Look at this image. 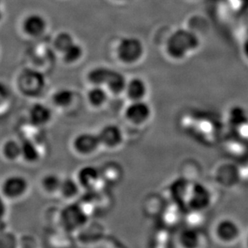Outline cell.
<instances>
[{
    "label": "cell",
    "instance_id": "7402d4cb",
    "mask_svg": "<svg viewBox=\"0 0 248 248\" xmlns=\"http://www.w3.org/2000/svg\"><path fill=\"white\" fill-rule=\"evenodd\" d=\"M146 93L147 87L140 78H134L127 84L125 93L130 101H143Z\"/></svg>",
    "mask_w": 248,
    "mask_h": 248
},
{
    "label": "cell",
    "instance_id": "4dcf8cb0",
    "mask_svg": "<svg viewBox=\"0 0 248 248\" xmlns=\"http://www.w3.org/2000/svg\"><path fill=\"white\" fill-rule=\"evenodd\" d=\"M242 52H243L244 58L248 61V35L245 37L244 42L242 44Z\"/></svg>",
    "mask_w": 248,
    "mask_h": 248
},
{
    "label": "cell",
    "instance_id": "484cf974",
    "mask_svg": "<svg viewBox=\"0 0 248 248\" xmlns=\"http://www.w3.org/2000/svg\"><path fill=\"white\" fill-rule=\"evenodd\" d=\"M52 100V103L57 108H68L74 101V93L70 89H59L53 94Z\"/></svg>",
    "mask_w": 248,
    "mask_h": 248
},
{
    "label": "cell",
    "instance_id": "ac0fdd59",
    "mask_svg": "<svg viewBox=\"0 0 248 248\" xmlns=\"http://www.w3.org/2000/svg\"><path fill=\"white\" fill-rule=\"evenodd\" d=\"M100 168L105 185L115 186L123 178V168L117 162H106Z\"/></svg>",
    "mask_w": 248,
    "mask_h": 248
},
{
    "label": "cell",
    "instance_id": "f546056e",
    "mask_svg": "<svg viewBox=\"0 0 248 248\" xmlns=\"http://www.w3.org/2000/svg\"><path fill=\"white\" fill-rule=\"evenodd\" d=\"M0 248H19V239L12 232L2 231Z\"/></svg>",
    "mask_w": 248,
    "mask_h": 248
},
{
    "label": "cell",
    "instance_id": "9a60e30c",
    "mask_svg": "<svg viewBox=\"0 0 248 248\" xmlns=\"http://www.w3.org/2000/svg\"><path fill=\"white\" fill-rule=\"evenodd\" d=\"M227 122L229 126L235 131H242L248 129V112L244 106L235 105L227 112Z\"/></svg>",
    "mask_w": 248,
    "mask_h": 248
},
{
    "label": "cell",
    "instance_id": "1f68e13d",
    "mask_svg": "<svg viewBox=\"0 0 248 248\" xmlns=\"http://www.w3.org/2000/svg\"><path fill=\"white\" fill-rule=\"evenodd\" d=\"M244 246H245V248H248V232L244 238Z\"/></svg>",
    "mask_w": 248,
    "mask_h": 248
},
{
    "label": "cell",
    "instance_id": "7a4b0ae2",
    "mask_svg": "<svg viewBox=\"0 0 248 248\" xmlns=\"http://www.w3.org/2000/svg\"><path fill=\"white\" fill-rule=\"evenodd\" d=\"M212 234L218 244L232 246L241 239L243 229L236 219L232 217H222L215 222Z\"/></svg>",
    "mask_w": 248,
    "mask_h": 248
},
{
    "label": "cell",
    "instance_id": "2e32d148",
    "mask_svg": "<svg viewBox=\"0 0 248 248\" xmlns=\"http://www.w3.org/2000/svg\"><path fill=\"white\" fill-rule=\"evenodd\" d=\"M21 142L22 161L29 166L38 164L42 159V153L37 143L30 139H24Z\"/></svg>",
    "mask_w": 248,
    "mask_h": 248
},
{
    "label": "cell",
    "instance_id": "cb8c5ba5",
    "mask_svg": "<svg viewBox=\"0 0 248 248\" xmlns=\"http://www.w3.org/2000/svg\"><path fill=\"white\" fill-rule=\"evenodd\" d=\"M87 100L93 108H101L108 100V93L102 86H93L87 93Z\"/></svg>",
    "mask_w": 248,
    "mask_h": 248
},
{
    "label": "cell",
    "instance_id": "8fae6325",
    "mask_svg": "<svg viewBox=\"0 0 248 248\" xmlns=\"http://www.w3.org/2000/svg\"><path fill=\"white\" fill-rule=\"evenodd\" d=\"M101 148L107 150H117L124 144L123 129L116 124H107L102 126L97 133Z\"/></svg>",
    "mask_w": 248,
    "mask_h": 248
},
{
    "label": "cell",
    "instance_id": "8992f818",
    "mask_svg": "<svg viewBox=\"0 0 248 248\" xmlns=\"http://www.w3.org/2000/svg\"><path fill=\"white\" fill-rule=\"evenodd\" d=\"M76 178L85 193H95L101 190L104 184L100 166L86 165L78 170Z\"/></svg>",
    "mask_w": 248,
    "mask_h": 248
},
{
    "label": "cell",
    "instance_id": "d6986e66",
    "mask_svg": "<svg viewBox=\"0 0 248 248\" xmlns=\"http://www.w3.org/2000/svg\"><path fill=\"white\" fill-rule=\"evenodd\" d=\"M1 153L3 159L7 162H16L21 160V140H16L14 138L6 139L2 142Z\"/></svg>",
    "mask_w": 248,
    "mask_h": 248
},
{
    "label": "cell",
    "instance_id": "9c48e42d",
    "mask_svg": "<svg viewBox=\"0 0 248 248\" xmlns=\"http://www.w3.org/2000/svg\"><path fill=\"white\" fill-rule=\"evenodd\" d=\"M143 51L142 43L134 36L123 38L117 45V56L124 63L136 62L142 56Z\"/></svg>",
    "mask_w": 248,
    "mask_h": 248
},
{
    "label": "cell",
    "instance_id": "52a82bcc",
    "mask_svg": "<svg viewBox=\"0 0 248 248\" xmlns=\"http://www.w3.org/2000/svg\"><path fill=\"white\" fill-rule=\"evenodd\" d=\"M71 146L73 152L81 157H92L101 148L98 135L91 132L77 134L72 140Z\"/></svg>",
    "mask_w": 248,
    "mask_h": 248
},
{
    "label": "cell",
    "instance_id": "7c38bea8",
    "mask_svg": "<svg viewBox=\"0 0 248 248\" xmlns=\"http://www.w3.org/2000/svg\"><path fill=\"white\" fill-rule=\"evenodd\" d=\"M240 179V171L235 165L223 163L216 169L215 180L221 187L233 189L236 187Z\"/></svg>",
    "mask_w": 248,
    "mask_h": 248
},
{
    "label": "cell",
    "instance_id": "603a6c76",
    "mask_svg": "<svg viewBox=\"0 0 248 248\" xmlns=\"http://www.w3.org/2000/svg\"><path fill=\"white\" fill-rule=\"evenodd\" d=\"M191 185L192 183H190L185 178H179L176 180L171 186L172 196L177 201L180 202V203L185 204Z\"/></svg>",
    "mask_w": 248,
    "mask_h": 248
},
{
    "label": "cell",
    "instance_id": "e0dca14e",
    "mask_svg": "<svg viewBox=\"0 0 248 248\" xmlns=\"http://www.w3.org/2000/svg\"><path fill=\"white\" fill-rule=\"evenodd\" d=\"M83 190L77 178L73 177L63 178L59 195L65 201L73 202L80 197Z\"/></svg>",
    "mask_w": 248,
    "mask_h": 248
},
{
    "label": "cell",
    "instance_id": "83f0119b",
    "mask_svg": "<svg viewBox=\"0 0 248 248\" xmlns=\"http://www.w3.org/2000/svg\"><path fill=\"white\" fill-rule=\"evenodd\" d=\"M74 43L73 36L69 33L61 32L55 39L54 45L56 49L63 53Z\"/></svg>",
    "mask_w": 248,
    "mask_h": 248
},
{
    "label": "cell",
    "instance_id": "d4e9b609",
    "mask_svg": "<svg viewBox=\"0 0 248 248\" xmlns=\"http://www.w3.org/2000/svg\"><path fill=\"white\" fill-rule=\"evenodd\" d=\"M127 84L128 82L125 80V78L123 74L112 70L106 85L108 87V90L112 93L120 94L123 92H125Z\"/></svg>",
    "mask_w": 248,
    "mask_h": 248
},
{
    "label": "cell",
    "instance_id": "f1b7e54d",
    "mask_svg": "<svg viewBox=\"0 0 248 248\" xmlns=\"http://www.w3.org/2000/svg\"><path fill=\"white\" fill-rule=\"evenodd\" d=\"M82 54V47L76 43L71 45L68 49L63 52V59L68 63H74L76 61H79Z\"/></svg>",
    "mask_w": 248,
    "mask_h": 248
},
{
    "label": "cell",
    "instance_id": "44dd1931",
    "mask_svg": "<svg viewBox=\"0 0 248 248\" xmlns=\"http://www.w3.org/2000/svg\"><path fill=\"white\" fill-rule=\"evenodd\" d=\"M63 178L56 173H47L40 181V187L48 196H54L60 193Z\"/></svg>",
    "mask_w": 248,
    "mask_h": 248
},
{
    "label": "cell",
    "instance_id": "5bb4252c",
    "mask_svg": "<svg viewBox=\"0 0 248 248\" xmlns=\"http://www.w3.org/2000/svg\"><path fill=\"white\" fill-rule=\"evenodd\" d=\"M28 120L32 126L45 128L52 122V110L45 104H34L28 112Z\"/></svg>",
    "mask_w": 248,
    "mask_h": 248
},
{
    "label": "cell",
    "instance_id": "ba28073f",
    "mask_svg": "<svg viewBox=\"0 0 248 248\" xmlns=\"http://www.w3.org/2000/svg\"><path fill=\"white\" fill-rule=\"evenodd\" d=\"M18 86L25 96H37L45 89V78L37 71L24 70L19 77Z\"/></svg>",
    "mask_w": 248,
    "mask_h": 248
},
{
    "label": "cell",
    "instance_id": "4fadbf2b",
    "mask_svg": "<svg viewBox=\"0 0 248 248\" xmlns=\"http://www.w3.org/2000/svg\"><path fill=\"white\" fill-rule=\"evenodd\" d=\"M177 242L180 248H202L205 238L201 230L194 227H186L180 230Z\"/></svg>",
    "mask_w": 248,
    "mask_h": 248
},
{
    "label": "cell",
    "instance_id": "4316f807",
    "mask_svg": "<svg viewBox=\"0 0 248 248\" xmlns=\"http://www.w3.org/2000/svg\"><path fill=\"white\" fill-rule=\"evenodd\" d=\"M112 69L105 67L93 68L88 74V80L93 86H102L107 84Z\"/></svg>",
    "mask_w": 248,
    "mask_h": 248
},
{
    "label": "cell",
    "instance_id": "30bf717a",
    "mask_svg": "<svg viewBox=\"0 0 248 248\" xmlns=\"http://www.w3.org/2000/svg\"><path fill=\"white\" fill-rule=\"evenodd\" d=\"M126 122L134 126H142L147 124L152 116V108L143 101H130L124 112Z\"/></svg>",
    "mask_w": 248,
    "mask_h": 248
},
{
    "label": "cell",
    "instance_id": "277c9868",
    "mask_svg": "<svg viewBox=\"0 0 248 248\" xmlns=\"http://www.w3.org/2000/svg\"><path fill=\"white\" fill-rule=\"evenodd\" d=\"M213 200V194L207 186L202 183H192L185 205L194 213H202L211 208Z\"/></svg>",
    "mask_w": 248,
    "mask_h": 248
},
{
    "label": "cell",
    "instance_id": "6da1fadb",
    "mask_svg": "<svg viewBox=\"0 0 248 248\" xmlns=\"http://www.w3.org/2000/svg\"><path fill=\"white\" fill-rule=\"evenodd\" d=\"M199 46V38L192 31L179 29L169 37L166 42V52L172 58L181 60L194 52Z\"/></svg>",
    "mask_w": 248,
    "mask_h": 248
},
{
    "label": "cell",
    "instance_id": "ffe728a7",
    "mask_svg": "<svg viewBox=\"0 0 248 248\" xmlns=\"http://www.w3.org/2000/svg\"><path fill=\"white\" fill-rule=\"evenodd\" d=\"M46 20L40 15H29L23 22V29L27 35L30 36H38L44 33L46 29Z\"/></svg>",
    "mask_w": 248,
    "mask_h": 248
},
{
    "label": "cell",
    "instance_id": "3957f363",
    "mask_svg": "<svg viewBox=\"0 0 248 248\" xmlns=\"http://www.w3.org/2000/svg\"><path fill=\"white\" fill-rule=\"evenodd\" d=\"M59 218L63 230L68 232H76L86 226L89 214L82 204L73 202L61 210Z\"/></svg>",
    "mask_w": 248,
    "mask_h": 248
},
{
    "label": "cell",
    "instance_id": "5b68a950",
    "mask_svg": "<svg viewBox=\"0 0 248 248\" xmlns=\"http://www.w3.org/2000/svg\"><path fill=\"white\" fill-rule=\"evenodd\" d=\"M30 189L28 178L19 174L7 176L1 184L2 199L7 201H19L26 197Z\"/></svg>",
    "mask_w": 248,
    "mask_h": 248
}]
</instances>
